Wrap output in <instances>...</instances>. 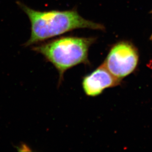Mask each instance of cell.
Segmentation results:
<instances>
[{
    "label": "cell",
    "instance_id": "cell-1",
    "mask_svg": "<svg viewBox=\"0 0 152 152\" xmlns=\"http://www.w3.org/2000/svg\"><path fill=\"white\" fill-rule=\"evenodd\" d=\"M18 4L27 15L31 25L30 37L25 43V46L36 45L75 29H104L102 25L86 20L75 10L40 12L20 2Z\"/></svg>",
    "mask_w": 152,
    "mask_h": 152
},
{
    "label": "cell",
    "instance_id": "cell-2",
    "mask_svg": "<svg viewBox=\"0 0 152 152\" xmlns=\"http://www.w3.org/2000/svg\"><path fill=\"white\" fill-rule=\"evenodd\" d=\"M94 42V38L65 37L34 46L32 50L56 68L60 84L68 69L88 62V51Z\"/></svg>",
    "mask_w": 152,
    "mask_h": 152
},
{
    "label": "cell",
    "instance_id": "cell-3",
    "mask_svg": "<svg viewBox=\"0 0 152 152\" xmlns=\"http://www.w3.org/2000/svg\"><path fill=\"white\" fill-rule=\"evenodd\" d=\"M138 61L139 55L136 48L129 42H121L112 47L102 64L121 81L135 70Z\"/></svg>",
    "mask_w": 152,
    "mask_h": 152
},
{
    "label": "cell",
    "instance_id": "cell-4",
    "mask_svg": "<svg viewBox=\"0 0 152 152\" xmlns=\"http://www.w3.org/2000/svg\"><path fill=\"white\" fill-rule=\"evenodd\" d=\"M120 82L102 64L84 78L82 87L87 96H96L100 95L105 89L118 86Z\"/></svg>",
    "mask_w": 152,
    "mask_h": 152
}]
</instances>
